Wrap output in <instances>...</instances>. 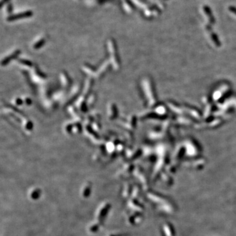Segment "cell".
Segmentation results:
<instances>
[{"instance_id": "obj_1", "label": "cell", "mask_w": 236, "mask_h": 236, "mask_svg": "<svg viewBox=\"0 0 236 236\" xmlns=\"http://www.w3.org/2000/svg\"><path fill=\"white\" fill-rule=\"evenodd\" d=\"M108 52L110 55V64L115 70H118L120 68V61L117 53L116 43L113 39H111L108 42Z\"/></svg>"}, {"instance_id": "obj_2", "label": "cell", "mask_w": 236, "mask_h": 236, "mask_svg": "<svg viewBox=\"0 0 236 236\" xmlns=\"http://www.w3.org/2000/svg\"><path fill=\"white\" fill-rule=\"evenodd\" d=\"M34 15V13L32 11H27L22 12V13H19L15 15H11L9 16L7 18V20L9 22H13L17 20L22 19V18H26L32 17Z\"/></svg>"}, {"instance_id": "obj_3", "label": "cell", "mask_w": 236, "mask_h": 236, "mask_svg": "<svg viewBox=\"0 0 236 236\" xmlns=\"http://www.w3.org/2000/svg\"><path fill=\"white\" fill-rule=\"evenodd\" d=\"M31 78L32 80L34 83H38V82H40L45 79V75L39 70L38 66H35L32 68Z\"/></svg>"}, {"instance_id": "obj_4", "label": "cell", "mask_w": 236, "mask_h": 236, "mask_svg": "<svg viewBox=\"0 0 236 236\" xmlns=\"http://www.w3.org/2000/svg\"><path fill=\"white\" fill-rule=\"evenodd\" d=\"M65 130L68 133H78L81 131V126L79 121H76L72 124L68 123L66 125Z\"/></svg>"}, {"instance_id": "obj_5", "label": "cell", "mask_w": 236, "mask_h": 236, "mask_svg": "<svg viewBox=\"0 0 236 236\" xmlns=\"http://www.w3.org/2000/svg\"><path fill=\"white\" fill-rule=\"evenodd\" d=\"M110 65H111V64L108 61L104 62L100 66V67H99V69L96 72L97 74H96L95 77H97V78H100V77H103L104 75L107 74V72L110 70Z\"/></svg>"}, {"instance_id": "obj_6", "label": "cell", "mask_w": 236, "mask_h": 236, "mask_svg": "<svg viewBox=\"0 0 236 236\" xmlns=\"http://www.w3.org/2000/svg\"><path fill=\"white\" fill-rule=\"evenodd\" d=\"M60 79H61V85L64 88H68L70 87V86L72 84V80L70 77L68 75V74L66 72L63 71L60 74Z\"/></svg>"}, {"instance_id": "obj_7", "label": "cell", "mask_w": 236, "mask_h": 236, "mask_svg": "<svg viewBox=\"0 0 236 236\" xmlns=\"http://www.w3.org/2000/svg\"><path fill=\"white\" fill-rule=\"evenodd\" d=\"M117 109L114 104H110L108 108V116L111 120H115L117 117Z\"/></svg>"}, {"instance_id": "obj_8", "label": "cell", "mask_w": 236, "mask_h": 236, "mask_svg": "<svg viewBox=\"0 0 236 236\" xmlns=\"http://www.w3.org/2000/svg\"><path fill=\"white\" fill-rule=\"evenodd\" d=\"M19 50H15V51H14L13 52H11V54H8V55L7 56H5V57L2 60V64L3 66H6L7 64H8L10 62V61H13V59L17 57L18 54H19Z\"/></svg>"}, {"instance_id": "obj_9", "label": "cell", "mask_w": 236, "mask_h": 236, "mask_svg": "<svg viewBox=\"0 0 236 236\" xmlns=\"http://www.w3.org/2000/svg\"><path fill=\"white\" fill-rule=\"evenodd\" d=\"M45 42H46V40H45V39H44V38H42V39H39V40H38V41H36L34 44L33 45V46H32L33 48H34V49H36V50H38V49L42 47L43 46L45 45Z\"/></svg>"}, {"instance_id": "obj_10", "label": "cell", "mask_w": 236, "mask_h": 236, "mask_svg": "<svg viewBox=\"0 0 236 236\" xmlns=\"http://www.w3.org/2000/svg\"><path fill=\"white\" fill-rule=\"evenodd\" d=\"M95 100H96V98H95V95H89V97H88V99L87 100V104H86L87 107H91L92 106H93V104L95 102Z\"/></svg>"}, {"instance_id": "obj_11", "label": "cell", "mask_w": 236, "mask_h": 236, "mask_svg": "<svg viewBox=\"0 0 236 236\" xmlns=\"http://www.w3.org/2000/svg\"><path fill=\"white\" fill-rule=\"evenodd\" d=\"M203 10H204V11H205V13H206V15H208L210 19L213 22L214 21L215 19H214V17H213V13H212L211 9H210L208 6H206V5H205V6L203 7Z\"/></svg>"}, {"instance_id": "obj_12", "label": "cell", "mask_w": 236, "mask_h": 236, "mask_svg": "<svg viewBox=\"0 0 236 236\" xmlns=\"http://www.w3.org/2000/svg\"><path fill=\"white\" fill-rule=\"evenodd\" d=\"M125 2L127 3V4L129 5L130 7H131L132 9H134L135 8V6H134V3L133 2H131V0H125Z\"/></svg>"}, {"instance_id": "obj_13", "label": "cell", "mask_w": 236, "mask_h": 236, "mask_svg": "<svg viewBox=\"0 0 236 236\" xmlns=\"http://www.w3.org/2000/svg\"><path fill=\"white\" fill-rule=\"evenodd\" d=\"M229 10L231 12H232L233 14L236 15V7H235L233 6H230L229 7Z\"/></svg>"}, {"instance_id": "obj_14", "label": "cell", "mask_w": 236, "mask_h": 236, "mask_svg": "<svg viewBox=\"0 0 236 236\" xmlns=\"http://www.w3.org/2000/svg\"><path fill=\"white\" fill-rule=\"evenodd\" d=\"M12 11H13V6H12V4H9L7 7V12L9 13H12Z\"/></svg>"}, {"instance_id": "obj_15", "label": "cell", "mask_w": 236, "mask_h": 236, "mask_svg": "<svg viewBox=\"0 0 236 236\" xmlns=\"http://www.w3.org/2000/svg\"><path fill=\"white\" fill-rule=\"evenodd\" d=\"M7 2H9V0H2V2H1V7H2L3 5V4L5 3H7Z\"/></svg>"}]
</instances>
